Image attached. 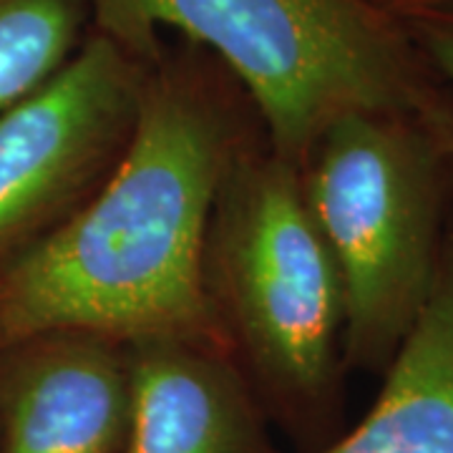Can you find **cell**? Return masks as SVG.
<instances>
[{"mask_svg": "<svg viewBox=\"0 0 453 453\" xmlns=\"http://www.w3.org/2000/svg\"><path fill=\"white\" fill-rule=\"evenodd\" d=\"M398 18L436 79L453 88V5L408 11Z\"/></svg>", "mask_w": 453, "mask_h": 453, "instance_id": "10", "label": "cell"}, {"mask_svg": "<svg viewBox=\"0 0 453 453\" xmlns=\"http://www.w3.org/2000/svg\"><path fill=\"white\" fill-rule=\"evenodd\" d=\"M434 124L416 113H348L300 166L342 288L348 371L386 372L436 285L451 154Z\"/></svg>", "mask_w": 453, "mask_h": 453, "instance_id": "4", "label": "cell"}, {"mask_svg": "<svg viewBox=\"0 0 453 453\" xmlns=\"http://www.w3.org/2000/svg\"><path fill=\"white\" fill-rule=\"evenodd\" d=\"M388 8L390 13L401 16L408 11H421V8H436V5H453V0H378Z\"/></svg>", "mask_w": 453, "mask_h": 453, "instance_id": "11", "label": "cell"}, {"mask_svg": "<svg viewBox=\"0 0 453 453\" xmlns=\"http://www.w3.org/2000/svg\"><path fill=\"white\" fill-rule=\"evenodd\" d=\"M149 61L88 31L49 81L0 111V273L96 196L129 151Z\"/></svg>", "mask_w": 453, "mask_h": 453, "instance_id": "5", "label": "cell"}, {"mask_svg": "<svg viewBox=\"0 0 453 453\" xmlns=\"http://www.w3.org/2000/svg\"><path fill=\"white\" fill-rule=\"evenodd\" d=\"M88 31V0H0V111L49 81Z\"/></svg>", "mask_w": 453, "mask_h": 453, "instance_id": "9", "label": "cell"}, {"mask_svg": "<svg viewBox=\"0 0 453 453\" xmlns=\"http://www.w3.org/2000/svg\"><path fill=\"white\" fill-rule=\"evenodd\" d=\"M202 288L222 345L297 453L345 431L342 288L310 217L300 169L262 134L214 199Z\"/></svg>", "mask_w": 453, "mask_h": 453, "instance_id": "2", "label": "cell"}, {"mask_svg": "<svg viewBox=\"0 0 453 453\" xmlns=\"http://www.w3.org/2000/svg\"><path fill=\"white\" fill-rule=\"evenodd\" d=\"M129 360L134 413L124 453H282L222 342L134 340Z\"/></svg>", "mask_w": 453, "mask_h": 453, "instance_id": "7", "label": "cell"}, {"mask_svg": "<svg viewBox=\"0 0 453 453\" xmlns=\"http://www.w3.org/2000/svg\"><path fill=\"white\" fill-rule=\"evenodd\" d=\"M436 127V134L438 139L443 142V146H446V151L453 157V111H449L441 121H436L434 124Z\"/></svg>", "mask_w": 453, "mask_h": 453, "instance_id": "12", "label": "cell"}, {"mask_svg": "<svg viewBox=\"0 0 453 453\" xmlns=\"http://www.w3.org/2000/svg\"><path fill=\"white\" fill-rule=\"evenodd\" d=\"M91 28L139 58L169 33L211 53L292 166L342 116L453 109L401 18L378 0H88Z\"/></svg>", "mask_w": 453, "mask_h": 453, "instance_id": "3", "label": "cell"}, {"mask_svg": "<svg viewBox=\"0 0 453 453\" xmlns=\"http://www.w3.org/2000/svg\"><path fill=\"white\" fill-rule=\"evenodd\" d=\"M129 342L49 330L0 345V453H124Z\"/></svg>", "mask_w": 453, "mask_h": 453, "instance_id": "6", "label": "cell"}, {"mask_svg": "<svg viewBox=\"0 0 453 453\" xmlns=\"http://www.w3.org/2000/svg\"><path fill=\"white\" fill-rule=\"evenodd\" d=\"M262 121L189 41L149 58L129 151L71 222L0 273V345L49 330L222 342L202 288L217 192Z\"/></svg>", "mask_w": 453, "mask_h": 453, "instance_id": "1", "label": "cell"}, {"mask_svg": "<svg viewBox=\"0 0 453 453\" xmlns=\"http://www.w3.org/2000/svg\"><path fill=\"white\" fill-rule=\"evenodd\" d=\"M372 408L320 453H453V242Z\"/></svg>", "mask_w": 453, "mask_h": 453, "instance_id": "8", "label": "cell"}]
</instances>
